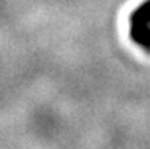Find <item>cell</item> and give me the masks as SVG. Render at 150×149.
<instances>
[{"instance_id": "6da1fadb", "label": "cell", "mask_w": 150, "mask_h": 149, "mask_svg": "<svg viewBox=\"0 0 150 149\" xmlns=\"http://www.w3.org/2000/svg\"><path fill=\"white\" fill-rule=\"evenodd\" d=\"M150 24V0H146L130 14V26H147Z\"/></svg>"}]
</instances>
